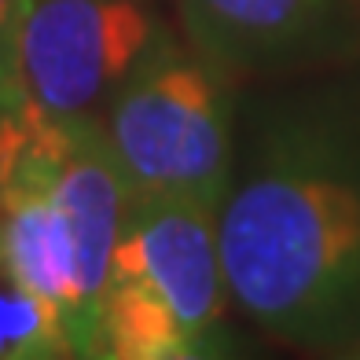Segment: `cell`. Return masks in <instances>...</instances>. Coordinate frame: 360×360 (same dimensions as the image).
Returning a JSON list of instances; mask_svg holds the SVG:
<instances>
[{
    "label": "cell",
    "instance_id": "1",
    "mask_svg": "<svg viewBox=\"0 0 360 360\" xmlns=\"http://www.w3.org/2000/svg\"><path fill=\"white\" fill-rule=\"evenodd\" d=\"M228 298L302 349L360 346V107L269 129L217 210Z\"/></svg>",
    "mask_w": 360,
    "mask_h": 360
},
{
    "label": "cell",
    "instance_id": "2",
    "mask_svg": "<svg viewBox=\"0 0 360 360\" xmlns=\"http://www.w3.org/2000/svg\"><path fill=\"white\" fill-rule=\"evenodd\" d=\"M228 302L217 210L180 199H129L100 302L96 356H206Z\"/></svg>",
    "mask_w": 360,
    "mask_h": 360
},
{
    "label": "cell",
    "instance_id": "3",
    "mask_svg": "<svg viewBox=\"0 0 360 360\" xmlns=\"http://www.w3.org/2000/svg\"><path fill=\"white\" fill-rule=\"evenodd\" d=\"M228 74L166 26L103 110V136L129 199L221 210L236 173Z\"/></svg>",
    "mask_w": 360,
    "mask_h": 360
},
{
    "label": "cell",
    "instance_id": "4",
    "mask_svg": "<svg viewBox=\"0 0 360 360\" xmlns=\"http://www.w3.org/2000/svg\"><path fill=\"white\" fill-rule=\"evenodd\" d=\"M162 30L151 0H30L8 70L41 118L100 122Z\"/></svg>",
    "mask_w": 360,
    "mask_h": 360
},
{
    "label": "cell",
    "instance_id": "5",
    "mask_svg": "<svg viewBox=\"0 0 360 360\" xmlns=\"http://www.w3.org/2000/svg\"><path fill=\"white\" fill-rule=\"evenodd\" d=\"M180 37L221 74L320 67L360 44L353 0H176Z\"/></svg>",
    "mask_w": 360,
    "mask_h": 360
},
{
    "label": "cell",
    "instance_id": "6",
    "mask_svg": "<svg viewBox=\"0 0 360 360\" xmlns=\"http://www.w3.org/2000/svg\"><path fill=\"white\" fill-rule=\"evenodd\" d=\"M37 147L52 191L74 243L77 265V356H96L100 338V302L118 243L129 188L114 162L100 122H52L41 118Z\"/></svg>",
    "mask_w": 360,
    "mask_h": 360
},
{
    "label": "cell",
    "instance_id": "7",
    "mask_svg": "<svg viewBox=\"0 0 360 360\" xmlns=\"http://www.w3.org/2000/svg\"><path fill=\"white\" fill-rule=\"evenodd\" d=\"M41 125V114H37ZM0 250L8 254L22 283L44 298L59 313L63 327L70 335V346L77 356V265H74V243L63 217V206L48 180L37 129L30 140L19 176L0 206Z\"/></svg>",
    "mask_w": 360,
    "mask_h": 360
},
{
    "label": "cell",
    "instance_id": "8",
    "mask_svg": "<svg viewBox=\"0 0 360 360\" xmlns=\"http://www.w3.org/2000/svg\"><path fill=\"white\" fill-rule=\"evenodd\" d=\"M74 356L59 313L22 283L0 250V360H56Z\"/></svg>",
    "mask_w": 360,
    "mask_h": 360
},
{
    "label": "cell",
    "instance_id": "9",
    "mask_svg": "<svg viewBox=\"0 0 360 360\" xmlns=\"http://www.w3.org/2000/svg\"><path fill=\"white\" fill-rule=\"evenodd\" d=\"M34 129H37V110L26 103L11 70H0V206H4L15 176H19Z\"/></svg>",
    "mask_w": 360,
    "mask_h": 360
},
{
    "label": "cell",
    "instance_id": "10",
    "mask_svg": "<svg viewBox=\"0 0 360 360\" xmlns=\"http://www.w3.org/2000/svg\"><path fill=\"white\" fill-rule=\"evenodd\" d=\"M30 0H0V70H8L11 63V44H15V30L22 22Z\"/></svg>",
    "mask_w": 360,
    "mask_h": 360
}]
</instances>
